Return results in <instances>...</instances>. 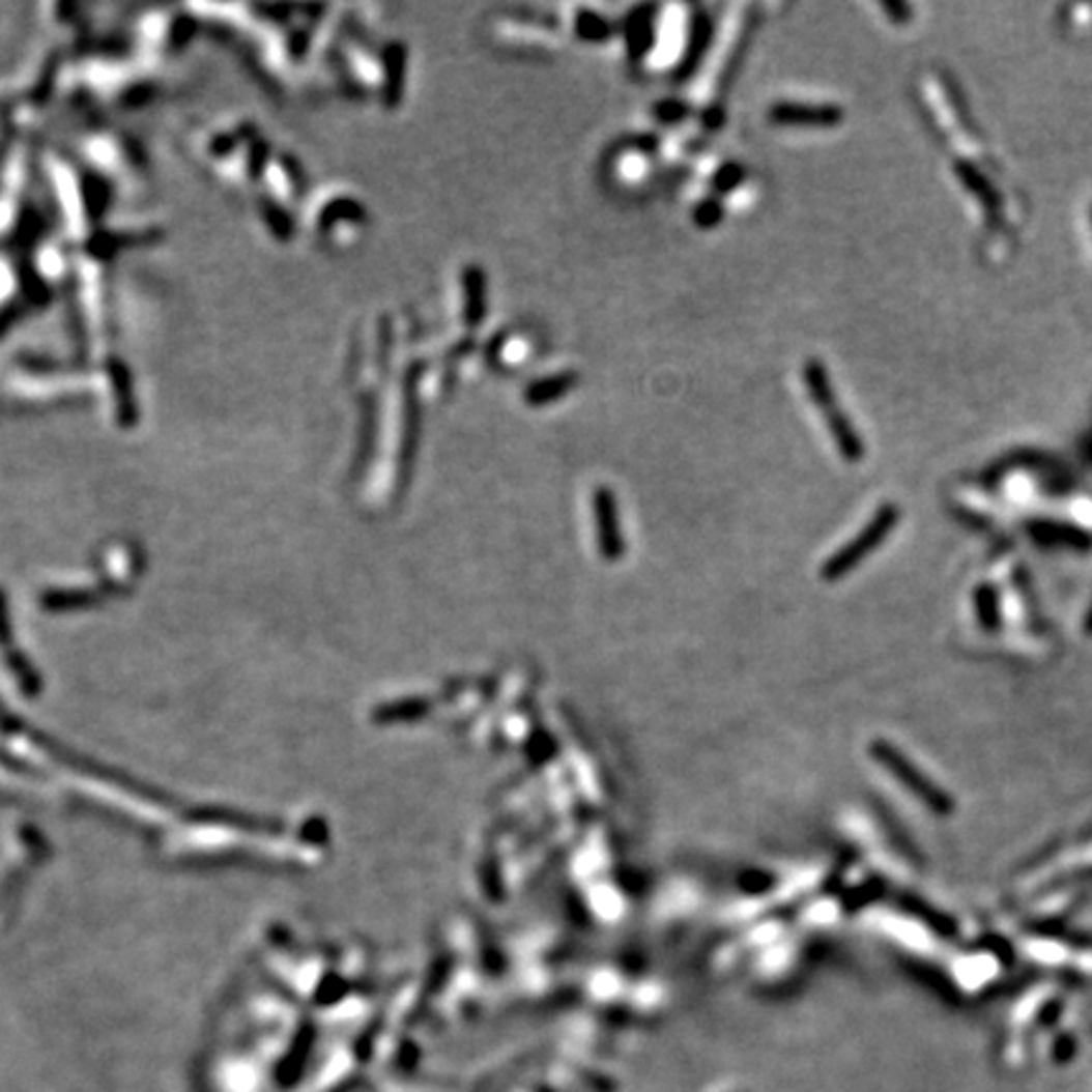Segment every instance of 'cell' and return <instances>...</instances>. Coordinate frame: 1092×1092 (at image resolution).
<instances>
[{
  "label": "cell",
  "instance_id": "3957f363",
  "mask_svg": "<svg viewBox=\"0 0 1092 1092\" xmlns=\"http://www.w3.org/2000/svg\"><path fill=\"white\" fill-rule=\"evenodd\" d=\"M769 119L779 126H802V130H830L842 124L844 112L835 105H797L777 102L769 109Z\"/></svg>",
  "mask_w": 1092,
  "mask_h": 1092
},
{
  "label": "cell",
  "instance_id": "52a82bcc",
  "mask_svg": "<svg viewBox=\"0 0 1092 1092\" xmlns=\"http://www.w3.org/2000/svg\"><path fill=\"white\" fill-rule=\"evenodd\" d=\"M463 316L465 324L470 329L481 326V321L486 319L488 312V286H486V274L481 266H468L463 268Z\"/></svg>",
  "mask_w": 1092,
  "mask_h": 1092
},
{
  "label": "cell",
  "instance_id": "277c9868",
  "mask_svg": "<svg viewBox=\"0 0 1092 1092\" xmlns=\"http://www.w3.org/2000/svg\"><path fill=\"white\" fill-rule=\"evenodd\" d=\"M872 754H875L878 761H883L885 767L895 774V777L903 781V784L911 786L918 797L925 799V802L933 804V807H941V804H944V799L939 797V792L933 789V784H928V781L916 772V767H911V764H908L906 758L895 751V746H888V744H883V741H878V744L872 746Z\"/></svg>",
  "mask_w": 1092,
  "mask_h": 1092
},
{
  "label": "cell",
  "instance_id": "7a4b0ae2",
  "mask_svg": "<svg viewBox=\"0 0 1092 1092\" xmlns=\"http://www.w3.org/2000/svg\"><path fill=\"white\" fill-rule=\"evenodd\" d=\"M595 506V524H597V546H600L602 559L617 562L625 554L623 534H620L617 519V498L607 486H600L592 498Z\"/></svg>",
  "mask_w": 1092,
  "mask_h": 1092
},
{
  "label": "cell",
  "instance_id": "5b68a950",
  "mask_svg": "<svg viewBox=\"0 0 1092 1092\" xmlns=\"http://www.w3.org/2000/svg\"><path fill=\"white\" fill-rule=\"evenodd\" d=\"M711 38H714V21H711L709 13L698 10L693 19L691 33H688V46H686V51H683V59L676 71V79H681L683 82V79L693 77L695 68H698L700 61H703L706 51H709Z\"/></svg>",
  "mask_w": 1092,
  "mask_h": 1092
},
{
  "label": "cell",
  "instance_id": "8fae6325",
  "mask_svg": "<svg viewBox=\"0 0 1092 1092\" xmlns=\"http://www.w3.org/2000/svg\"><path fill=\"white\" fill-rule=\"evenodd\" d=\"M574 31H577L579 38H584V41H592V44H602L605 38L612 36V26H609L602 16H597L595 10H587V8H582L577 13Z\"/></svg>",
  "mask_w": 1092,
  "mask_h": 1092
},
{
  "label": "cell",
  "instance_id": "4fadbf2b",
  "mask_svg": "<svg viewBox=\"0 0 1092 1092\" xmlns=\"http://www.w3.org/2000/svg\"><path fill=\"white\" fill-rule=\"evenodd\" d=\"M744 177H746L744 165H739V163H726V165H721V168H718V170H716V175H714L716 198H718V195H728V193H734V190L739 188L741 182H744Z\"/></svg>",
  "mask_w": 1092,
  "mask_h": 1092
},
{
  "label": "cell",
  "instance_id": "6da1fadb",
  "mask_svg": "<svg viewBox=\"0 0 1092 1092\" xmlns=\"http://www.w3.org/2000/svg\"><path fill=\"white\" fill-rule=\"evenodd\" d=\"M895 521H898V509H895L893 504H885L883 509L875 514V519L862 528L853 542L844 544L835 556H830V559L822 565V579H825V582H835V579H840L847 572H853V569L858 567L860 562L870 554V551H875L878 544H881L883 539L893 531Z\"/></svg>",
  "mask_w": 1092,
  "mask_h": 1092
},
{
  "label": "cell",
  "instance_id": "5bb4252c",
  "mask_svg": "<svg viewBox=\"0 0 1092 1092\" xmlns=\"http://www.w3.org/2000/svg\"><path fill=\"white\" fill-rule=\"evenodd\" d=\"M653 114L663 124H678V122H683V119H686L688 114H691V107H688L686 102H681V99H663V102H658V105H655Z\"/></svg>",
  "mask_w": 1092,
  "mask_h": 1092
},
{
  "label": "cell",
  "instance_id": "8992f818",
  "mask_svg": "<svg viewBox=\"0 0 1092 1092\" xmlns=\"http://www.w3.org/2000/svg\"><path fill=\"white\" fill-rule=\"evenodd\" d=\"M802 379L804 387H807L809 398H812L817 410L827 418H832L835 412H840V402H837L835 387H832V379L827 375L825 365L820 360H807L802 367Z\"/></svg>",
  "mask_w": 1092,
  "mask_h": 1092
},
{
  "label": "cell",
  "instance_id": "7c38bea8",
  "mask_svg": "<svg viewBox=\"0 0 1092 1092\" xmlns=\"http://www.w3.org/2000/svg\"><path fill=\"white\" fill-rule=\"evenodd\" d=\"M723 212H726L723 210V203L714 195V198H703L698 205H695L693 221L700 231H714L718 223L723 221Z\"/></svg>",
  "mask_w": 1092,
  "mask_h": 1092
},
{
  "label": "cell",
  "instance_id": "2e32d148",
  "mask_svg": "<svg viewBox=\"0 0 1092 1092\" xmlns=\"http://www.w3.org/2000/svg\"><path fill=\"white\" fill-rule=\"evenodd\" d=\"M883 10L888 16H908V5H900V3H883Z\"/></svg>",
  "mask_w": 1092,
  "mask_h": 1092
},
{
  "label": "cell",
  "instance_id": "ba28073f",
  "mask_svg": "<svg viewBox=\"0 0 1092 1092\" xmlns=\"http://www.w3.org/2000/svg\"><path fill=\"white\" fill-rule=\"evenodd\" d=\"M655 41V8L653 5H637L625 19V44L632 59H642L653 49Z\"/></svg>",
  "mask_w": 1092,
  "mask_h": 1092
},
{
  "label": "cell",
  "instance_id": "9c48e42d",
  "mask_svg": "<svg viewBox=\"0 0 1092 1092\" xmlns=\"http://www.w3.org/2000/svg\"><path fill=\"white\" fill-rule=\"evenodd\" d=\"M577 384H579V375L574 370L556 372V375H549V377H539L524 390V402H528L531 407L551 405V402L562 400L565 395L572 393Z\"/></svg>",
  "mask_w": 1092,
  "mask_h": 1092
},
{
  "label": "cell",
  "instance_id": "30bf717a",
  "mask_svg": "<svg viewBox=\"0 0 1092 1092\" xmlns=\"http://www.w3.org/2000/svg\"><path fill=\"white\" fill-rule=\"evenodd\" d=\"M827 430H830L832 438H835L837 451H840V456L844 458V461L855 463L865 456L862 438L858 435V430L853 428V421H850L842 410L835 412L832 418H827Z\"/></svg>",
  "mask_w": 1092,
  "mask_h": 1092
},
{
  "label": "cell",
  "instance_id": "9a60e30c",
  "mask_svg": "<svg viewBox=\"0 0 1092 1092\" xmlns=\"http://www.w3.org/2000/svg\"><path fill=\"white\" fill-rule=\"evenodd\" d=\"M726 122V114H723V109H706L703 114V126L706 130H721V124Z\"/></svg>",
  "mask_w": 1092,
  "mask_h": 1092
}]
</instances>
